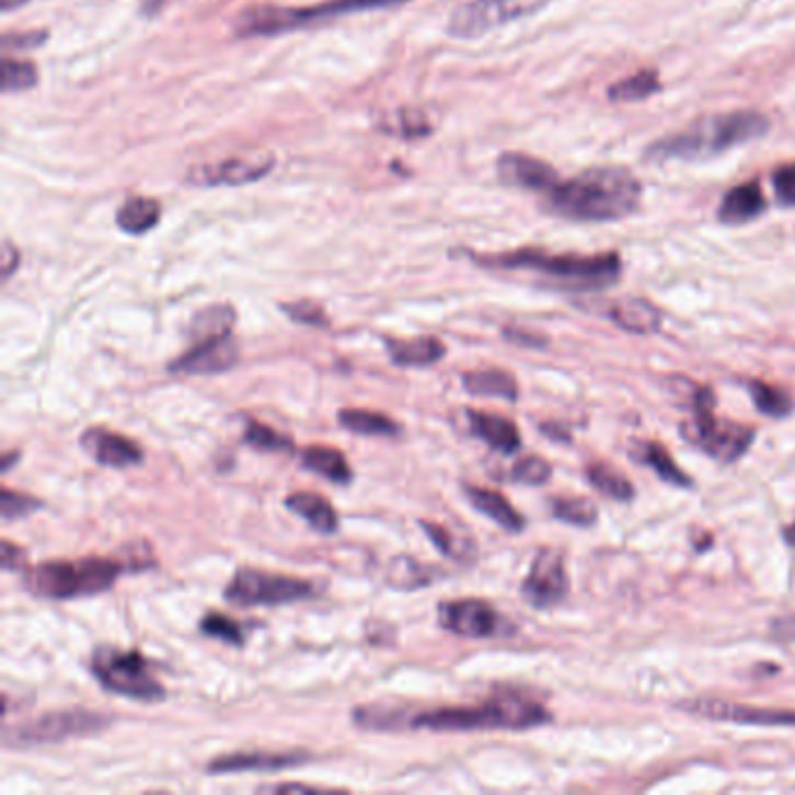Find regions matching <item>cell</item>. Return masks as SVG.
<instances>
[{"mask_svg":"<svg viewBox=\"0 0 795 795\" xmlns=\"http://www.w3.org/2000/svg\"><path fill=\"white\" fill-rule=\"evenodd\" d=\"M420 528L427 532V537L431 539V544L437 546L443 555H450V557H462V553L458 551L456 546V537L453 532H448L443 526H437V522H427V520H420Z\"/></svg>","mask_w":795,"mask_h":795,"instance_id":"cell-44","label":"cell"},{"mask_svg":"<svg viewBox=\"0 0 795 795\" xmlns=\"http://www.w3.org/2000/svg\"><path fill=\"white\" fill-rule=\"evenodd\" d=\"M747 390L751 394L756 408L770 415V418H786V415H791L793 400L786 390L774 388L763 381H749Z\"/></svg>","mask_w":795,"mask_h":795,"instance_id":"cell-35","label":"cell"},{"mask_svg":"<svg viewBox=\"0 0 795 795\" xmlns=\"http://www.w3.org/2000/svg\"><path fill=\"white\" fill-rule=\"evenodd\" d=\"M630 456L635 458L637 462H642V464H648L667 483L683 485V487L693 485L691 476L685 474L681 466H677V462L672 460L670 450H667L660 443H656V441H637L635 446L630 448Z\"/></svg>","mask_w":795,"mask_h":795,"instance_id":"cell-30","label":"cell"},{"mask_svg":"<svg viewBox=\"0 0 795 795\" xmlns=\"http://www.w3.org/2000/svg\"><path fill=\"white\" fill-rule=\"evenodd\" d=\"M768 208V198L758 183H745L733 187L726 196H723L721 208H718V220L723 224L739 227L747 224L756 217H761Z\"/></svg>","mask_w":795,"mask_h":795,"instance_id":"cell-24","label":"cell"},{"mask_svg":"<svg viewBox=\"0 0 795 795\" xmlns=\"http://www.w3.org/2000/svg\"><path fill=\"white\" fill-rule=\"evenodd\" d=\"M80 446L89 458L103 466L124 469V466L140 464L145 458L142 448L134 439L122 437V434L107 429V427H101V425L84 429L80 437Z\"/></svg>","mask_w":795,"mask_h":795,"instance_id":"cell-18","label":"cell"},{"mask_svg":"<svg viewBox=\"0 0 795 795\" xmlns=\"http://www.w3.org/2000/svg\"><path fill=\"white\" fill-rule=\"evenodd\" d=\"M551 511L557 520H565L578 528H588L598 520V506L586 497H553Z\"/></svg>","mask_w":795,"mask_h":795,"instance_id":"cell-37","label":"cell"},{"mask_svg":"<svg viewBox=\"0 0 795 795\" xmlns=\"http://www.w3.org/2000/svg\"><path fill=\"white\" fill-rule=\"evenodd\" d=\"M20 250H16L10 241L3 245V278H10L14 274V268L20 266Z\"/></svg>","mask_w":795,"mask_h":795,"instance_id":"cell-48","label":"cell"},{"mask_svg":"<svg viewBox=\"0 0 795 795\" xmlns=\"http://www.w3.org/2000/svg\"><path fill=\"white\" fill-rule=\"evenodd\" d=\"M113 718L101 712L92 710H59V712H47L38 718L28 723H22L16 728H5L3 739L5 747H33V745H57L66 742L70 737H89L99 735L107 726H111Z\"/></svg>","mask_w":795,"mask_h":795,"instance_id":"cell-10","label":"cell"},{"mask_svg":"<svg viewBox=\"0 0 795 795\" xmlns=\"http://www.w3.org/2000/svg\"><path fill=\"white\" fill-rule=\"evenodd\" d=\"M770 122L765 115L756 111H733L695 119L683 131L660 138L648 148L650 159H681V161H704L710 157L723 154L739 145H747L756 138L765 136Z\"/></svg>","mask_w":795,"mask_h":795,"instance_id":"cell-2","label":"cell"},{"mask_svg":"<svg viewBox=\"0 0 795 795\" xmlns=\"http://www.w3.org/2000/svg\"><path fill=\"white\" fill-rule=\"evenodd\" d=\"M38 84V68L26 59H3V94H22Z\"/></svg>","mask_w":795,"mask_h":795,"instance_id":"cell-38","label":"cell"},{"mask_svg":"<svg viewBox=\"0 0 795 795\" xmlns=\"http://www.w3.org/2000/svg\"><path fill=\"white\" fill-rule=\"evenodd\" d=\"M198 630H201L204 635H208V637L222 640V642L233 644V646H243V642H245L243 625L239 621H233L231 617H227V613L208 611L206 617L201 619V623H198Z\"/></svg>","mask_w":795,"mask_h":795,"instance_id":"cell-40","label":"cell"},{"mask_svg":"<svg viewBox=\"0 0 795 795\" xmlns=\"http://www.w3.org/2000/svg\"><path fill=\"white\" fill-rule=\"evenodd\" d=\"M679 707L693 716L712 721L749 723V726H795V712L791 710L749 707V704L728 702V700H691L679 704Z\"/></svg>","mask_w":795,"mask_h":795,"instance_id":"cell-16","label":"cell"},{"mask_svg":"<svg viewBox=\"0 0 795 795\" xmlns=\"http://www.w3.org/2000/svg\"><path fill=\"white\" fill-rule=\"evenodd\" d=\"M161 220V204L150 196H131L119 206L115 222L124 233L131 237H142V233L152 231Z\"/></svg>","mask_w":795,"mask_h":795,"instance_id":"cell-27","label":"cell"},{"mask_svg":"<svg viewBox=\"0 0 795 795\" xmlns=\"http://www.w3.org/2000/svg\"><path fill=\"white\" fill-rule=\"evenodd\" d=\"M439 625L458 637L469 640H493L509 637L516 632V625L506 621L502 613L485 600L464 598L441 602L437 611Z\"/></svg>","mask_w":795,"mask_h":795,"instance_id":"cell-12","label":"cell"},{"mask_svg":"<svg viewBox=\"0 0 795 795\" xmlns=\"http://www.w3.org/2000/svg\"><path fill=\"white\" fill-rule=\"evenodd\" d=\"M774 194L786 206H795V164H786L772 175Z\"/></svg>","mask_w":795,"mask_h":795,"instance_id":"cell-45","label":"cell"},{"mask_svg":"<svg viewBox=\"0 0 795 795\" xmlns=\"http://www.w3.org/2000/svg\"><path fill=\"white\" fill-rule=\"evenodd\" d=\"M569 592V578L565 569V557L553 549H541L520 584V595L534 609H551L563 602Z\"/></svg>","mask_w":795,"mask_h":795,"instance_id":"cell-14","label":"cell"},{"mask_svg":"<svg viewBox=\"0 0 795 795\" xmlns=\"http://www.w3.org/2000/svg\"><path fill=\"white\" fill-rule=\"evenodd\" d=\"M549 3L551 0H469L450 14L448 33L460 41H476L495 28L541 12Z\"/></svg>","mask_w":795,"mask_h":795,"instance_id":"cell-11","label":"cell"},{"mask_svg":"<svg viewBox=\"0 0 795 795\" xmlns=\"http://www.w3.org/2000/svg\"><path fill=\"white\" fill-rule=\"evenodd\" d=\"M472 260L487 268L534 270V274L565 280L581 287H602L621 276V260L613 252L607 255H553L546 250L522 247L502 255H472Z\"/></svg>","mask_w":795,"mask_h":795,"instance_id":"cell-5","label":"cell"},{"mask_svg":"<svg viewBox=\"0 0 795 795\" xmlns=\"http://www.w3.org/2000/svg\"><path fill=\"white\" fill-rule=\"evenodd\" d=\"M45 43V33H16V35H5L3 38V47L5 49H26V47H38Z\"/></svg>","mask_w":795,"mask_h":795,"instance_id":"cell-47","label":"cell"},{"mask_svg":"<svg viewBox=\"0 0 795 795\" xmlns=\"http://www.w3.org/2000/svg\"><path fill=\"white\" fill-rule=\"evenodd\" d=\"M129 569L119 560L84 555L76 560H47L24 572V588L43 600L89 598L111 590L117 578Z\"/></svg>","mask_w":795,"mask_h":795,"instance_id":"cell-4","label":"cell"},{"mask_svg":"<svg viewBox=\"0 0 795 795\" xmlns=\"http://www.w3.org/2000/svg\"><path fill=\"white\" fill-rule=\"evenodd\" d=\"M388 131L404 136V138H420L429 136L434 131V124L429 119L427 111H418V107H404V111H396L390 117Z\"/></svg>","mask_w":795,"mask_h":795,"instance_id":"cell-39","label":"cell"},{"mask_svg":"<svg viewBox=\"0 0 795 795\" xmlns=\"http://www.w3.org/2000/svg\"><path fill=\"white\" fill-rule=\"evenodd\" d=\"M243 441L252 448L264 450V453H289V450H295V441L287 434L260 420H247Z\"/></svg>","mask_w":795,"mask_h":795,"instance_id":"cell-36","label":"cell"},{"mask_svg":"<svg viewBox=\"0 0 795 795\" xmlns=\"http://www.w3.org/2000/svg\"><path fill=\"white\" fill-rule=\"evenodd\" d=\"M285 506L320 534H334L338 530V514L327 497L315 493H292L287 495Z\"/></svg>","mask_w":795,"mask_h":795,"instance_id":"cell-25","label":"cell"},{"mask_svg":"<svg viewBox=\"0 0 795 795\" xmlns=\"http://www.w3.org/2000/svg\"><path fill=\"white\" fill-rule=\"evenodd\" d=\"M462 385L476 396H499V400H518L516 378L504 369H476L462 373Z\"/></svg>","mask_w":795,"mask_h":795,"instance_id":"cell-29","label":"cell"},{"mask_svg":"<svg viewBox=\"0 0 795 795\" xmlns=\"http://www.w3.org/2000/svg\"><path fill=\"white\" fill-rule=\"evenodd\" d=\"M497 175L504 185L534 192L541 196H546L560 183L555 169L549 166L546 161H541L530 154H522V152L499 154Z\"/></svg>","mask_w":795,"mask_h":795,"instance_id":"cell-17","label":"cell"},{"mask_svg":"<svg viewBox=\"0 0 795 795\" xmlns=\"http://www.w3.org/2000/svg\"><path fill=\"white\" fill-rule=\"evenodd\" d=\"M0 3H3V10H12L16 5H24L26 0H0Z\"/></svg>","mask_w":795,"mask_h":795,"instance_id":"cell-52","label":"cell"},{"mask_svg":"<svg viewBox=\"0 0 795 795\" xmlns=\"http://www.w3.org/2000/svg\"><path fill=\"white\" fill-rule=\"evenodd\" d=\"M222 595L233 607H283L313 598L315 586L299 576L241 567Z\"/></svg>","mask_w":795,"mask_h":795,"instance_id":"cell-9","label":"cell"},{"mask_svg":"<svg viewBox=\"0 0 795 795\" xmlns=\"http://www.w3.org/2000/svg\"><path fill=\"white\" fill-rule=\"evenodd\" d=\"M693 415L685 420L679 431L691 446L718 462H737L753 443L756 429L742 423L716 418V396L712 388L695 385L691 394Z\"/></svg>","mask_w":795,"mask_h":795,"instance_id":"cell-7","label":"cell"},{"mask_svg":"<svg viewBox=\"0 0 795 795\" xmlns=\"http://www.w3.org/2000/svg\"><path fill=\"white\" fill-rule=\"evenodd\" d=\"M462 491L466 495V499L472 502L474 509H479L481 514H485L491 520H495L499 528H504L506 532H522L526 530V518L520 516V511L516 506L506 499L502 493L491 491V487H481V485H472L464 483Z\"/></svg>","mask_w":795,"mask_h":795,"instance_id":"cell-23","label":"cell"},{"mask_svg":"<svg viewBox=\"0 0 795 795\" xmlns=\"http://www.w3.org/2000/svg\"><path fill=\"white\" fill-rule=\"evenodd\" d=\"M437 572H439L437 567H425L418 563V560H413L408 555H400L390 563L388 584L400 590H415V588H423V586L431 584L434 578L439 576Z\"/></svg>","mask_w":795,"mask_h":795,"instance_id":"cell-33","label":"cell"},{"mask_svg":"<svg viewBox=\"0 0 795 795\" xmlns=\"http://www.w3.org/2000/svg\"><path fill=\"white\" fill-rule=\"evenodd\" d=\"M280 311L299 324H309V327H330V318L318 301L301 299L292 303H280Z\"/></svg>","mask_w":795,"mask_h":795,"instance_id":"cell-41","label":"cell"},{"mask_svg":"<svg viewBox=\"0 0 795 795\" xmlns=\"http://www.w3.org/2000/svg\"><path fill=\"white\" fill-rule=\"evenodd\" d=\"M237 324V311L229 303H215L208 309L198 311L189 324V341H204L212 336L231 334V327Z\"/></svg>","mask_w":795,"mask_h":795,"instance_id":"cell-31","label":"cell"},{"mask_svg":"<svg viewBox=\"0 0 795 795\" xmlns=\"http://www.w3.org/2000/svg\"><path fill=\"white\" fill-rule=\"evenodd\" d=\"M406 3L408 0H322L318 5H306V8L255 5L250 10H243L237 16L233 31H237V35H241V38H252V35L270 38V35H283L289 31H301L315 24L334 22L338 16L402 8Z\"/></svg>","mask_w":795,"mask_h":795,"instance_id":"cell-6","label":"cell"},{"mask_svg":"<svg viewBox=\"0 0 795 795\" xmlns=\"http://www.w3.org/2000/svg\"><path fill=\"white\" fill-rule=\"evenodd\" d=\"M586 476L590 481V485L595 491H600L602 495L619 499V502H630L635 497V485L630 483V479L625 474H621L617 466H611L607 462H592L586 466Z\"/></svg>","mask_w":795,"mask_h":795,"instance_id":"cell-32","label":"cell"},{"mask_svg":"<svg viewBox=\"0 0 795 795\" xmlns=\"http://www.w3.org/2000/svg\"><path fill=\"white\" fill-rule=\"evenodd\" d=\"M16 460H20V453H5L3 456V462H0V472H10V466L16 462Z\"/></svg>","mask_w":795,"mask_h":795,"instance_id":"cell-50","label":"cell"},{"mask_svg":"<svg viewBox=\"0 0 795 795\" xmlns=\"http://www.w3.org/2000/svg\"><path fill=\"white\" fill-rule=\"evenodd\" d=\"M466 425L469 431L479 437L481 441H485L497 453L504 456H514L520 450V431L516 427L514 420L504 418V415L497 413H485V411H474L466 408Z\"/></svg>","mask_w":795,"mask_h":795,"instance_id":"cell-21","label":"cell"},{"mask_svg":"<svg viewBox=\"0 0 795 795\" xmlns=\"http://www.w3.org/2000/svg\"><path fill=\"white\" fill-rule=\"evenodd\" d=\"M262 791H276V793L297 791V793H303V791H322V788L320 786H306V784H276V786H266Z\"/></svg>","mask_w":795,"mask_h":795,"instance_id":"cell-49","label":"cell"},{"mask_svg":"<svg viewBox=\"0 0 795 795\" xmlns=\"http://www.w3.org/2000/svg\"><path fill=\"white\" fill-rule=\"evenodd\" d=\"M301 464L309 469V472L320 474L332 483L346 485L353 481V469H350L346 456L332 446H320V443L306 446L301 450Z\"/></svg>","mask_w":795,"mask_h":795,"instance_id":"cell-26","label":"cell"},{"mask_svg":"<svg viewBox=\"0 0 795 795\" xmlns=\"http://www.w3.org/2000/svg\"><path fill=\"white\" fill-rule=\"evenodd\" d=\"M660 89V80L656 70H640L635 76L623 78L609 87V101L613 103H635L654 96Z\"/></svg>","mask_w":795,"mask_h":795,"instance_id":"cell-34","label":"cell"},{"mask_svg":"<svg viewBox=\"0 0 795 795\" xmlns=\"http://www.w3.org/2000/svg\"><path fill=\"white\" fill-rule=\"evenodd\" d=\"M0 565H3L5 572H26L28 567V555L22 546L12 544V541L3 539V544H0Z\"/></svg>","mask_w":795,"mask_h":795,"instance_id":"cell-46","label":"cell"},{"mask_svg":"<svg viewBox=\"0 0 795 795\" xmlns=\"http://www.w3.org/2000/svg\"><path fill=\"white\" fill-rule=\"evenodd\" d=\"M553 474V466L539 456H528L511 466V481L526 485H544Z\"/></svg>","mask_w":795,"mask_h":795,"instance_id":"cell-42","label":"cell"},{"mask_svg":"<svg viewBox=\"0 0 795 795\" xmlns=\"http://www.w3.org/2000/svg\"><path fill=\"white\" fill-rule=\"evenodd\" d=\"M642 201L640 177L621 166L586 169L544 196L546 208L572 222H617Z\"/></svg>","mask_w":795,"mask_h":795,"instance_id":"cell-1","label":"cell"},{"mask_svg":"<svg viewBox=\"0 0 795 795\" xmlns=\"http://www.w3.org/2000/svg\"><path fill=\"white\" fill-rule=\"evenodd\" d=\"M89 667L107 693L138 702H161L166 698V689L152 672V662L140 650L99 646Z\"/></svg>","mask_w":795,"mask_h":795,"instance_id":"cell-8","label":"cell"},{"mask_svg":"<svg viewBox=\"0 0 795 795\" xmlns=\"http://www.w3.org/2000/svg\"><path fill=\"white\" fill-rule=\"evenodd\" d=\"M309 753L303 751H245V753H229L217 756L215 761L208 763L210 774H231V772H276L287 770L309 761Z\"/></svg>","mask_w":795,"mask_h":795,"instance_id":"cell-19","label":"cell"},{"mask_svg":"<svg viewBox=\"0 0 795 795\" xmlns=\"http://www.w3.org/2000/svg\"><path fill=\"white\" fill-rule=\"evenodd\" d=\"M239 359H241L239 341L233 338V334H224V336L194 341L189 350H185L177 359L171 361L169 371L196 373V376L220 373L237 367Z\"/></svg>","mask_w":795,"mask_h":795,"instance_id":"cell-15","label":"cell"},{"mask_svg":"<svg viewBox=\"0 0 795 795\" xmlns=\"http://www.w3.org/2000/svg\"><path fill=\"white\" fill-rule=\"evenodd\" d=\"M604 315L630 334H642V336L656 334L662 327V313L658 306L640 297H623L607 301Z\"/></svg>","mask_w":795,"mask_h":795,"instance_id":"cell-20","label":"cell"},{"mask_svg":"<svg viewBox=\"0 0 795 795\" xmlns=\"http://www.w3.org/2000/svg\"><path fill=\"white\" fill-rule=\"evenodd\" d=\"M551 712L518 693H502L479 707H437L411 712L406 728L427 730H528L551 723Z\"/></svg>","mask_w":795,"mask_h":795,"instance_id":"cell-3","label":"cell"},{"mask_svg":"<svg viewBox=\"0 0 795 795\" xmlns=\"http://www.w3.org/2000/svg\"><path fill=\"white\" fill-rule=\"evenodd\" d=\"M274 166L276 157L270 152H252L212 161V164L192 166L187 180L196 187H241L266 177Z\"/></svg>","mask_w":795,"mask_h":795,"instance_id":"cell-13","label":"cell"},{"mask_svg":"<svg viewBox=\"0 0 795 795\" xmlns=\"http://www.w3.org/2000/svg\"><path fill=\"white\" fill-rule=\"evenodd\" d=\"M385 350L396 367H413V369L431 367L446 357L443 341H439L437 336H415V338L385 336Z\"/></svg>","mask_w":795,"mask_h":795,"instance_id":"cell-22","label":"cell"},{"mask_svg":"<svg viewBox=\"0 0 795 795\" xmlns=\"http://www.w3.org/2000/svg\"><path fill=\"white\" fill-rule=\"evenodd\" d=\"M784 537H786L788 544L795 549V522H793V526H788V528L784 530Z\"/></svg>","mask_w":795,"mask_h":795,"instance_id":"cell-51","label":"cell"},{"mask_svg":"<svg viewBox=\"0 0 795 795\" xmlns=\"http://www.w3.org/2000/svg\"><path fill=\"white\" fill-rule=\"evenodd\" d=\"M338 423L343 429L361 434V437H400L402 434L400 423L371 408H341Z\"/></svg>","mask_w":795,"mask_h":795,"instance_id":"cell-28","label":"cell"},{"mask_svg":"<svg viewBox=\"0 0 795 795\" xmlns=\"http://www.w3.org/2000/svg\"><path fill=\"white\" fill-rule=\"evenodd\" d=\"M43 509V502L38 497H31L24 493H14L10 487H3L0 491V514H3L5 520H14V518H26L28 514Z\"/></svg>","mask_w":795,"mask_h":795,"instance_id":"cell-43","label":"cell"}]
</instances>
